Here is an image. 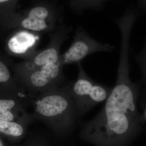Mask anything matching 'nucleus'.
<instances>
[{"instance_id": "4468645a", "label": "nucleus", "mask_w": 146, "mask_h": 146, "mask_svg": "<svg viewBox=\"0 0 146 146\" xmlns=\"http://www.w3.org/2000/svg\"><path fill=\"white\" fill-rule=\"evenodd\" d=\"M18 0H0V21H3L16 12Z\"/></svg>"}, {"instance_id": "1a4fd4ad", "label": "nucleus", "mask_w": 146, "mask_h": 146, "mask_svg": "<svg viewBox=\"0 0 146 146\" xmlns=\"http://www.w3.org/2000/svg\"><path fill=\"white\" fill-rule=\"evenodd\" d=\"M31 113L15 121L0 120V136L10 146L20 143L28 135L29 127L35 121Z\"/></svg>"}, {"instance_id": "f8f14e48", "label": "nucleus", "mask_w": 146, "mask_h": 146, "mask_svg": "<svg viewBox=\"0 0 146 146\" xmlns=\"http://www.w3.org/2000/svg\"><path fill=\"white\" fill-rule=\"evenodd\" d=\"M50 130L33 129L29 131L26 138L13 146H63Z\"/></svg>"}, {"instance_id": "39448f33", "label": "nucleus", "mask_w": 146, "mask_h": 146, "mask_svg": "<svg viewBox=\"0 0 146 146\" xmlns=\"http://www.w3.org/2000/svg\"><path fill=\"white\" fill-rule=\"evenodd\" d=\"M72 30L71 27L59 25L53 31L50 33V41L44 49L37 51L32 57L20 63L12 64L14 74H23L32 72L48 64L58 62L60 48Z\"/></svg>"}, {"instance_id": "dca6fc26", "label": "nucleus", "mask_w": 146, "mask_h": 146, "mask_svg": "<svg viewBox=\"0 0 146 146\" xmlns=\"http://www.w3.org/2000/svg\"><path fill=\"white\" fill-rule=\"evenodd\" d=\"M145 115H146V112H145Z\"/></svg>"}, {"instance_id": "f257e3e1", "label": "nucleus", "mask_w": 146, "mask_h": 146, "mask_svg": "<svg viewBox=\"0 0 146 146\" xmlns=\"http://www.w3.org/2000/svg\"><path fill=\"white\" fill-rule=\"evenodd\" d=\"M135 84L129 72L118 71L115 86L100 111L84 124L81 131L86 141L110 144L133 132L138 124Z\"/></svg>"}, {"instance_id": "7ed1b4c3", "label": "nucleus", "mask_w": 146, "mask_h": 146, "mask_svg": "<svg viewBox=\"0 0 146 146\" xmlns=\"http://www.w3.org/2000/svg\"><path fill=\"white\" fill-rule=\"evenodd\" d=\"M60 13L57 7L48 2L40 1L21 12H15L1 22L5 30L22 29L42 33L53 31L59 25Z\"/></svg>"}, {"instance_id": "9b49d317", "label": "nucleus", "mask_w": 146, "mask_h": 146, "mask_svg": "<svg viewBox=\"0 0 146 146\" xmlns=\"http://www.w3.org/2000/svg\"><path fill=\"white\" fill-rule=\"evenodd\" d=\"M31 100L0 98V120L15 121L29 116L27 109Z\"/></svg>"}, {"instance_id": "6e6552de", "label": "nucleus", "mask_w": 146, "mask_h": 146, "mask_svg": "<svg viewBox=\"0 0 146 146\" xmlns=\"http://www.w3.org/2000/svg\"><path fill=\"white\" fill-rule=\"evenodd\" d=\"M13 76L21 88L31 98L43 92L54 90L61 86L50 80L39 69L27 73L14 74Z\"/></svg>"}, {"instance_id": "20e7f679", "label": "nucleus", "mask_w": 146, "mask_h": 146, "mask_svg": "<svg viewBox=\"0 0 146 146\" xmlns=\"http://www.w3.org/2000/svg\"><path fill=\"white\" fill-rule=\"evenodd\" d=\"M77 64L78 77L72 82L71 91L80 117L97 104L106 101L112 89L92 80L84 70L81 62Z\"/></svg>"}, {"instance_id": "f03ea898", "label": "nucleus", "mask_w": 146, "mask_h": 146, "mask_svg": "<svg viewBox=\"0 0 146 146\" xmlns=\"http://www.w3.org/2000/svg\"><path fill=\"white\" fill-rule=\"evenodd\" d=\"M72 82L45 91L32 98V116L44 123L60 143L72 132L79 115L71 93Z\"/></svg>"}, {"instance_id": "9d476101", "label": "nucleus", "mask_w": 146, "mask_h": 146, "mask_svg": "<svg viewBox=\"0 0 146 146\" xmlns=\"http://www.w3.org/2000/svg\"><path fill=\"white\" fill-rule=\"evenodd\" d=\"M9 63L1 55L0 59V98H16L20 99L31 100L23 89L16 82L12 75Z\"/></svg>"}, {"instance_id": "ddd939ff", "label": "nucleus", "mask_w": 146, "mask_h": 146, "mask_svg": "<svg viewBox=\"0 0 146 146\" xmlns=\"http://www.w3.org/2000/svg\"><path fill=\"white\" fill-rule=\"evenodd\" d=\"M63 67L58 61L56 63L44 65L39 69L50 80L62 86L68 82L63 74Z\"/></svg>"}, {"instance_id": "0eeeda50", "label": "nucleus", "mask_w": 146, "mask_h": 146, "mask_svg": "<svg viewBox=\"0 0 146 146\" xmlns=\"http://www.w3.org/2000/svg\"><path fill=\"white\" fill-rule=\"evenodd\" d=\"M17 29L7 39L5 49L11 56L24 60L29 59L37 51L36 48L41 39V33Z\"/></svg>"}, {"instance_id": "2eb2a0df", "label": "nucleus", "mask_w": 146, "mask_h": 146, "mask_svg": "<svg viewBox=\"0 0 146 146\" xmlns=\"http://www.w3.org/2000/svg\"><path fill=\"white\" fill-rule=\"evenodd\" d=\"M0 146H10V145L0 136Z\"/></svg>"}, {"instance_id": "423d86ee", "label": "nucleus", "mask_w": 146, "mask_h": 146, "mask_svg": "<svg viewBox=\"0 0 146 146\" xmlns=\"http://www.w3.org/2000/svg\"><path fill=\"white\" fill-rule=\"evenodd\" d=\"M114 46L98 42L93 39L82 27L76 29L70 46L63 54H60L59 62L64 66L77 63L87 56L97 52H112Z\"/></svg>"}]
</instances>
